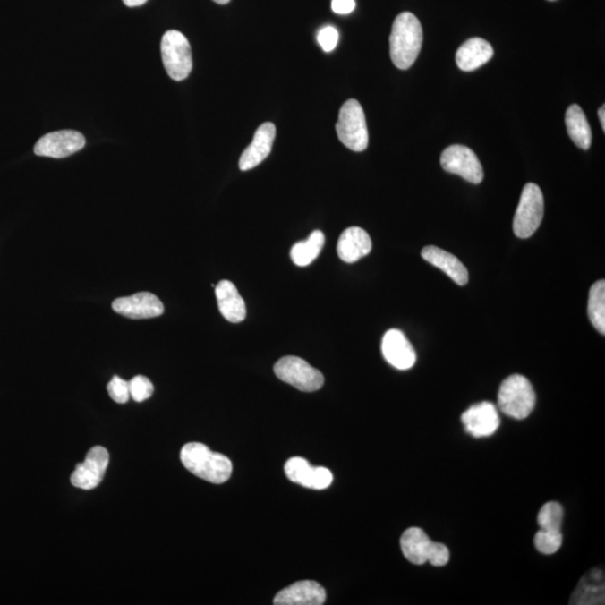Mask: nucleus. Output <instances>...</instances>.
<instances>
[{
    "mask_svg": "<svg viewBox=\"0 0 605 605\" xmlns=\"http://www.w3.org/2000/svg\"><path fill=\"white\" fill-rule=\"evenodd\" d=\"M422 46L421 21L412 13L405 12L396 17L390 34V56L400 70H407L415 64Z\"/></svg>",
    "mask_w": 605,
    "mask_h": 605,
    "instance_id": "obj_1",
    "label": "nucleus"
},
{
    "mask_svg": "<svg viewBox=\"0 0 605 605\" xmlns=\"http://www.w3.org/2000/svg\"><path fill=\"white\" fill-rule=\"evenodd\" d=\"M181 461L191 473L215 484L228 481L233 473V464L229 457L212 452L202 443L184 445L181 451Z\"/></svg>",
    "mask_w": 605,
    "mask_h": 605,
    "instance_id": "obj_2",
    "label": "nucleus"
},
{
    "mask_svg": "<svg viewBox=\"0 0 605 605\" xmlns=\"http://www.w3.org/2000/svg\"><path fill=\"white\" fill-rule=\"evenodd\" d=\"M536 405V393L531 381L522 375H513L504 381L498 394V406L507 416L524 420Z\"/></svg>",
    "mask_w": 605,
    "mask_h": 605,
    "instance_id": "obj_3",
    "label": "nucleus"
},
{
    "mask_svg": "<svg viewBox=\"0 0 605 605\" xmlns=\"http://www.w3.org/2000/svg\"><path fill=\"white\" fill-rule=\"evenodd\" d=\"M336 128L340 141L349 149L354 151L367 149L369 135L366 115L357 100L350 99L341 107Z\"/></svg>",
    "mask_w": 605,
    "mask_h": 605,
    "instance_id": "obj_4",
    "label": "nucleus"
},
{
    "mask_svg": "<svg viewBox=\"0 0 605 605\" xmlns=\"http://www.w3.org/2000/svg\"><path fill=\"white\" fill-rule=\"evenodd\" d=\"M162 60L168 75L175 81H183L192 71V51L188 38L179 30H167L161 43Z\"/></svg>",
    "mask_w": 605,
    "mask_h": 605,
    "instance_id": "obj_5",
    "label": "nucleus"
},
{
    "mask_svg": "<svg viewBox=\"0 0 605 605\" xmlns=\"http://www.w3.org/2000/svg\"><path fill=\"white\" fill-rule=\"evenodd\" d=\"M544 217V195L540 186L524 185L517 211L514 217V233L520 239H527L536 233Z\"/></svg>",
    "mask_w": 605,
    "mask_h": 605,
    "instance_id": "obj_6",
    "label": "nucleus"
},
{
    "mask_svg": "<svg viewBox=\"0 0 605 605\" xmlns=\"http://www.w3.org/2000/svg\"><path fill=\"white\" fill-rule=\"evenodd\" d=\"M274 371L280 380L305 393L321 389L324 384L321 371L311 366L305 360L293 355L278 360Z\"/></svg>",
    "mask_w": 605,
    "mask_h": 605,
    "instance_id": "obj_7",
    "label": "nucleus"
},
{
    "mask_svg": "<svg viewBox=\"0 0 605 605\" xmlns=\"http://www.w3.org/2000/svg\"><path fill=\"white\" fill-rule=\"evenodd\" d=\"M445 171L460 175L470 183L479 184L483 180V168L473 149L464 145L447 147L440 157Z\"/></svg>",
    "mask_w": 605,
    "mask_h": 605,
    "instance_id": "obj_8",
    "label": "nucleus"
},
{
    "mask_svg": "<svg viewBox=\"0 0 605 605\" xmlns=\"http://www.w3.org/2000/svg\"><path fill=\"white\" fill-rule=\"evenodd\" d=\"M86 138L75 131H59L39 138L34 147L38 157L64 158L71 157L86 146Z\"/></svg>",
    "mask_w": 605,
    "mask_h": 605,
    "instance_id": "obj_9",
    "label": "nucleus"
},
{
    "mask_svg": "<svg viewBox=\"0 0 605 605\" xmlns=\"http://www.w3.org/2000/svg\"><path fill=\"white\" fill-rule=\"evenodd\" d=\"M109 464V453L105 447H95L88 452L86 460L75 466L71 483L83 490H92L104 480Z\"/></svg>",
    "mask_w": 605,
    "mask_h": 605,
    "instance_id": "obj_10",
    "label": "nucleus"
},
{
    "mask_svg": "<svg viewBox=\"0 0 605 605\" xmlns=\"http://www.w3.org/2000/svg\"><path fill=\"white\" fill-rule=\"evenodd\" d=\"M113 310L115 313L132 320L153 319L161 317L164 305L154 294L141 292L117 298L113 302Z\"/></svg>",
    "mask_w": 605,
    "mask_h": 605,
    "instance_id": "obj_11",
    "label": "nucleus"
},
{
    "mask_svg": "<svg viewBox=\"0 0 605 605\" xmlns=\"http://www.w3.org/2000/svg\"><path fill=\"white\" fill-rule=\"evenodd\" d=\"M462 424L465 430L474 438H488L496 433L500 426V417L498 409L490 402H482L473 405L462 413Z\"/></svg>",
    "mask_w": 605,
    "mask_h": 605,
    "instance_id": "obj_12",
    "label": "nucleus"
},
{
    "mask_svg": "<svg viewBox=\"0 0 605 605\" xmlns=\"http://www.w3.org/2000/svg\"><path fill=\"white\" fill-rule=\"evenodd\" d=\"M285 473L292 482L314 490H324L330 487L333 481L330 470L322 466L314 468L302 457L289 459L285 464Z\"/></svg>",
    "mask_w": 605,
    "mask_h": 605,
    "instance_id": "obj_13",
    "label": "nucleus"
},
{
    "mask_svg": "<svg viewBox=\"0 0 605 605\" xmlns=\"http://www.w3.org/2000/svg\"><path fill=\"white\" fill-rule=\"evenodd\" d=\"M386 362L399 371H408L416 362V353L404 333L396 328L386 332L381 344Z\"/></svg>",
    "mask_w": 605,
    "mask_h": 605,
    "instance_id": "obj_14",
    "label": "nucleus"
},
{
    "mask_svg": "<svg viewBox=\"0 0 605 605\" xmlns=\"http://www.w3.org/2000/svg\"><path fill=\"white\" fill-rule=\"evenodd\" d=\"M276 136L274 124L265 123L257 129L251 145L244 149L239 159V167L242 171L252 170L269 157L273 149Z\"/></svg>",
    "mask_w": 605,
    "mask_h": 605,
    "instance_id": "obj_15",
    "label": "nucleus"
},
{
    "mask_svg": "<svg viewBox=\"0 0 605 605\" xmlns=\"http://www.w3.org/2000/svg\"><path fill=\"white\" fill-rule=\"evenodd\" d=\"M327 592L314 581H300L289 585L275 596L276 605H322Z\"/></svg>",
    "mask_w": 605,
    "mask_h": 605,
    "instance_id": "obj_16",
    "label": "nucleus"
},
{
    "mask_svg": "<svg viewBox=\"0 0 605 605\" xmlns=\"http://www.w3.org/2000/svg\"><path fill=\"white\" fill-rule=\"evenodd\" d=\"M372 243L371 235L358 226H351L344 231L337 242V255L345 262L354 264L371 253Z\"/></svg>",
    "mask_w": 605,
    "mask_h": 605,
    "instance_id": "obj_17",
    "label": "nucleus"
},
{
    "mask_svg": "<svg viewBox=\"0 0 605 605\" xmlns=\"http://www.w3.org/2000/svg\"><path fill=\"white\" fill-rule=\"evenodd\" d=\"M422 257L427 262H430V265L435 266L436 268L444 271L454 283L460 285V286H464V285L468 284V269L462 264L459 258L452 255V253L445 251L439 247L427 246L422 249Z\"/></svg>",
    "mask_w": 605,
    "mask_h": 605,
    "instance_id": "obj_18",
    "label": "nucleus"
},
{
    "mask_svg": "<svg viewBox=\"0 0 605 605\" xmlns=\"http://www.w3.org/2000/svg\"><path fill=\"white\" fill-rule=\"evenodd\" d=\"M216 296L220 313L226 321L240 323L246 319L247 309L237 287L229 280H221L216 287Z\"/></svg>",
    "mask_w": 605,
    "mask_h": 605,
    "instance_id": "obj_19",
    "label": "nucleus"
},
{
    "mask_svg": "<svg viewBox=\"0 0 605 605\" xmlns=\"http://www.w3.org/2000/svg\"><path fill=\"white\" fill-rule=\"evenodd\" d=\"M493 48L486 39L474 38L462 44L456 52V64L462 71L471 72L492 59Z\"/></svg>",
    "mask_w": 605,
    "mask_h": 605,
    "instance_id": "obj_20",
    "label": "nucleus"
},
{
    "mask_svg": "<svg viewBox=\"0 0 605 605\" xmlns=\"http://www.w3.org/2000/svg\"><path fill=\"white\" fill-rule=\"evenodd\" d=\"M434 541L421 528H408L400 538V547L409 562L422 565L429 562Z\"/></svg>",
    "mask_w": 605,
    "mask_h": 605,
    "instance_id": "obj_21",
    "label": "nucleus"
},
{
    "mask_svg": "<svg viewBox=\"0 0 605 605\" xmlns=\"http://www.w3.org/2000/svg\"><path fill=\"white\" fill-rule=\"evenodd\" d=\"M604 573L599 568L592 569L582 578L574 592L571 604L604 603Z\"/></svg>",
    "mask_w": 605,
    "mask_h": 605,
    "instance_id": "obj_22",
    "label": "nucleus"
},
{
    "mask_svg": "<svg viewBox=\"0 0 605 605\" xmlns=\"http://www.w3.org/2000/svg\"><path fill=\"white\" fill-rule=\"evenodd\" d=\"M568 136L582 149H589L592 144V131L584 111L580 106L572 105L565 115Z\"/></svg>",
    "mask_w": 605,
    "mask_h": 605,
    "instance_id": "obj_23",
    "label": "nucleus"
},
{
    "mask_svg": "<svg viewBox=\"0 0 605 605\" xmlns=\"http://www.w3.org/2000/svg\"><path fill=\"white\" fill-rule=\"evenodd\" d=\"M326 238L322 231L315 230L304 242H300L292 247L291 258L294 264L306 267L317 260L321 253Z\"/></svg>",
    "mask_w": 605,
    "mask_h": 605,
    "instance_id": "obj_24",
    "label": "nucleus"
},
{
    "mask_svg": "<svg viewBox=\"0 0 605 605\" xmlns=\"http://www.w3.org/2000/svg\"><path fill=\"white\" fill-rule=\"evenodd\" d=\"M590 321L601 335H605V282L599 280L592 285L587 305Z\"/></svg>",
    "mask_w": 605,
    "mask_h": 605,
    "instance_id": "obj_25",
    "label": "nucleus"
},
{
    "mask_svg": "<svg viewBox=\"0 0 605 605\" xmlns=\"http://www.w3.org/2000/svg\"><path fill=\"white\" fill-rule=\"evenodd\" d=\"M564 509L558 502H547L537 516V523L544 531L562 532Z\"/></svg>",
    "mask_w": 605,
    "mask_h": 605,
    "instance_id": "obj_26",
    "label": "nucleus"
},
{
    "mask_svg": "<svg viewBox=\"0 0 605 605\" xmlns=\"http://www.w3.org/2000/svg\"><path fill=\"white\" fill-rule=\"evenodd\" d=\"M535 547L540 553L544 555L555 554L563 544L562 532L544 531L541 529L533 538Z\"/></svg>",
    "mask_w": 605,
    "mask_h": 605,
    "instance_id": "obj_27",
    "label": "nucleus"
},
{
    "mask_svg": "<svg viewBox=\"0 0 605 605\" xmlns=\"http://www.w3.org/2000/svg\"><path fill=\"white\" fill-rule=\"evenodd\" d=\"M129 393L131 397L137 403L145 402L151 397L154 393V386L149 378L144 376H136L129 381Z\"/></svg>",
    "mask_w": 605,
    "mask_h": 605,
    "instance_id": "obj_28",
    "label": "nucleus"
},
{
    "mask_svg": "<svg viewBox=\"0 0 605 605\" xmlns=\"http://www.w3.org/2000/svg\"><path fill=\"white\" fill-rule=\"evenodd\" d=\"M110 398L118 404L127 403L131 393H129V382L122 378L115 376L107 387Z\"/></svg>",
    "mask_w": 605,
    "mask_h": 605,
    "instance_id": "obj_29",
    "label": "nucleus"
},
{
    "mask_svg": "<svg viewBox=\"0 0 605 605\" xmlns=\"http://www.w3.org/2000/svg\"><path fill=\"white\" fill-rule=\"evenodd\" d=\"M318 41L324 51L332 52L339 43V32L333 26H326L320 30Z\"/></svg>",
    "mask_w": 605,
    "mask_h": 605,
    "instance_id": "obj_30",
    "label": "nucleus"
},
{
    "mask_svg": "<svg viewBox=\"0 0 605 605\" xmlns=\"http://www.w3.org/2000/svg\"><path fill=\"white\" fill-rule=\"evenodd\" d=\"M449 562V550L442 542H435L431 549L429 563L433 567H444Z\"/></svg>",
    "mask_w": 605,
    "mask_h": 605,
    "instance_id": "obj_31",
    "label": "nucleus"
},
{
    "mask_svg": "<svg viewBox=\"0 0 605 605\" xmlns=\"http://www.w3.org/2000/svg\"><path fill=\"white\" fill-rule=\"evenodd\" d=\"M355 8V0H332V11L337 14L346 15Z\"/></svg>",
    "mask_w": 605,
    "mask_h": 605,
    "instance_id": "obj_32",
    "label": "nucleus"
},
{
    "mask_svg": "<svg viewBox=\"0 0 605 605\" xmlns=\"http://www.w3.org/2000/svg\"><path fill=\"white\" fill-rule=\"evenodd\" d=\"M149 0H124V5L128 7H138L144 5Z\"/></svg>",
    "mask_w": 605,
    "mask_h": 605,
    "instance_id": "obj_33",
    "label": "nucleus"
},
{
    "mask_svg": "<svg viewBox=\"0 0 605 605\" xmlns=\"http://www.w3.org/2000/svg\"><path fill=\"white\" fill-rule=\"evenodd\" d=\"M599 118H600V123L601 126L603 128V132L605 129V106L601 107L599 109Z\"/></svg>",
    "mask_w": 605,
    "mask_h": 605,
    "instance_id": "obj_34",
    "label": "nucleus"
},
{
    "mask_svg": "<svg viewBox=\"0 0 605 605\" xmlns=\"http://www.w3.org/2000/svg\"><path fill=\"white\" fill-rule=\"evenodd\" d=\"M213 2L219 4V5H226L230 0H213Z\"/></svg>",
    "mask_w": 605,
    "mask_h": 605,
    "instance_id": "obj_35",
    "label": "nucleus"
},
{
    "mask_svg": "<svg viewBox=\"0 0 605 605\" xmlns=\"http://www.w3.org/2000/svg\"><path fill=\"white\" fill-rule=\"evenodd\" d=\"M550 2H555V0H550Z\"/></svg>",
    "mask_w": 605,
    "mask_h": 605,
    "instance_id": "obj_36",
    "label": "nucleus"
}]
</instances>
